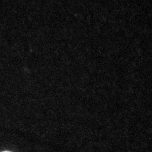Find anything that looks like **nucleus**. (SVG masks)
Masks as SVG:
<instances>
[{"label": "nucleus", "mask_w": 152, "mask_h": 152, "mask_svg": "<svg viewBox=\"0 0 152 152\" xmlns=\"http://www.w3.org/2000/svg\"></svg>", "instance_id": "f257e3e1"}]
</instances>
